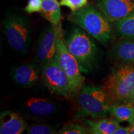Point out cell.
I'll list each match as a JSON object with an SVG mask.
<instances>
[{"label":"cell","instance_id":"obj_18","mask_svg":"<svg viewBox=\"0 0 134 134\" xmlns=\"http://www.w3.org/2000/svg\"><path fill=\"white\" fill-rule=\"evenodd\" d=\"M57 126L46 124H33L27 126L26 133L28 134H54L57 133Z\"/></svg>","mask_w":134,"mask_h":134},{"label":"cell","instance_id":"obj_17","mask_svg":"<svg viewBox=\"0 0 134 134\" xmlns=\"http://www.w3.org/2000/svg\"><path fill=\"white\" fill-rule=\"evenodd\" d=\"M60 2L57 0H43L41 14L50 24L58 25L62 18Z\"/></svg>","mask_w":134,"mask_h":134},{"label":"cell","instance_id":"obj_5","mask_svg":"<svg viewBox=\"0 0 134 134\" xmlns=\"http://www.w3.org/2000/svg\"><path fill=\"white\" fill-rule=\"evenodd\" d=\"M103 88L111 103H125L134 88V65L117 63Z\"/></svg>","mask_w":134,"mask_h":134},{"label":"cell","instance_id":"obj_23","mask_svg":"<svg viewBox=\"0 0 134 134\" xmlns=\"http://www.w3.org/2000/svg\"><path fill=\"white\" fill-rule=\"evenodd\" d=\"M125 103L130 104L134 105V88L132 90V91L130 93V94L129 96L128 99H127Z\"/></svg>","mask_w":134,"mask_h":134},{"label":"cell","instance_id":"obj_12","mask_svg":"<svg viewBox=\"0 0 134 134\" xmlns=\"http://www.w3.org/2000/svg\"><path fill=\"white\" fill-rule=\"evenodd\" d=\"M27 127L26 119L15 112L6 110L0 114L1 134H21Z\"/></svg>","mask_w":134,"mask_h":134},{"label":"cell","instance_id":"obj_16","mask_svg":"<svg viewBox=\"0 0 134 134\" xmlns=\"http://www.w3.org/2000/svg\"><path fill=\"white\" fill-rule=\"evenodd\" d=\"M115 35L120 39L134 40V13L113 23Z\"/></svg>","mask_w":134,"mask_h":134},{"label":"cell","instance_id":"obj_1","mask_svg":"<svg viewBox=\"0 0 134 134\" xmlns=\"http://www.w3.org/2000/svg\"><path fill=\"white\" fill-rule=\"evenodd\" d=\"M65 43L76 60L83 74L92 73L97 67L99 49L94 38L78 26L63 32Z\"/></svg>","mask_w":134,"mask_h":134},{"label":"cell","instance_id":"obj_22","mask_svg":"<svg viewBox=\"0 0 134 134\" xmlns=\"http://www.w3.org/2000/svg\"><path fill=\"white\" fill-rule=\"evenodd\" d=\"M131 126L121 127L120 125L114 132V134H130Z\"/></svg>","mask_w":134,"mask_h":134},{"label":"cell","instance_id":"obj_4","mask_svg":"<svg viewBox=\"0 0 134 134\" xmlns=\"http://www.w3.org/2000/svg\"><path fill=\"white\" fill-rule=\"evenodd\" d=\"M76 97L79 106L77 117H90L98 119L109 114V108L112 103L103 87L84 85Z\"/></svg>","mask_w":134,"mask_h":134},{"label":"cell","instance_id":"obj_20","mask_svg":"<svg viewBox=\"0 0 134 134\" xmlns=\"http://www.w3.org/2000/svg\"><path fill=\"white\" fill-rule=\"evenodd\" d=\"M88 0H60L61 6H65L71 10V12L78 11L88 4Z\"/></svg>","mask_w":134,"mask_h":134},{"label":"cell","instance_id":"obj_8","mask_svg":"<svg viewBox=\"0 0 134 134\" xmlns=\"http://www.w3.org/2000/svg\"><path fill=\"white\" fill-rule=\"evenodd\" d=\"M62 23L58 25L50 24L40 34L35 46V60L42 66L55 57L57 41Z\"/></svg>","mask_w":134,"mask_h":134},{"label":"cell","instance_id":"obj_13","mask_svg":"<svg viewBox=\"0 0 134 134\" xmlns=\"http://www.w3.org/2000/svg\"><path fill=\"white\" fill-rule=\"evenodd\" d=\"M108 57L117 63L134 65V40L120 39L110 48Z\"/></svg>","mask_w":134,"mask_h":134},{"label":"cell","instance_id":"obj_15","mask_svg":"<svg viewBox=\"0 0 134 134\" xmlns=\"http://www.w3.org/2000/svg\"><path fill=\"white\" fill-rule=\"evenodd\" d=\"M109 114L117 122H129L134 118V105L128 103H113L109 108Z\"/></svg>","mask_w":134,"mask_h":134},{"label":"cell","instance_id":"obj_9","mask_svg":"<svg viewBox=\"0 0 134 134\" xmlns=\"http://www.w3.org/2000/svg\"><path fill=\"white\" fill-rule=\"evenodd\" d=\"M23 113L33 120H42L56 115L60 106L53 100L43 97L31 96L23 103Z\"/></svg>","mask_w":134,"mask_h":134},{"label":"cell","instance_id":"obj_7","mask_svg":"<svg viewBox=\"0 0 134 134\" xmlns=\"http://www.w3.org/2000/svg\"><path fill=\"white\" fill-rule=\"evenodd\" d=\"M42 83L55 96L69 97V81L56 55L42 66Z\"/></svg>","mask_w":134,"mask_h":134},{"label":"cell","instance_id":"obj_21","mask_svg":"<svg viewBox=\"0 0 134 134\" xmlns=\"http://www.w3.org/2000/svg\"><path fill=\"white\" fill-rule=\"evenodd\" d=\"M43 0H28L24 8V11L28 14L41 13L42 8Z\"/></svg>","mask_w":134,"mask_h":134},{"label":"cell","instance_id":"obj_2","mask_svg":"<svg viewBox=\"0 0 134 134\" xmlns=\"http://www.w3.org/2000/svg\"><path fill=\"white\" fill-rule=\"evenodd\" d=\"M68 20L103 46H108L114 39V25L96 6L87 4L78 11L71 12Z\"/></svg>","mask_w":134,"mask_h":134},{"label":"cell","instance_id":"obj_6","mask_svg":"<svg viewBox=\"0 0 134 134\" xmlns=\"http://www.w3.org/2000/svg\"><path fill=\"white\" fill-rule=\"evenodd\" d=\"M56 55L69 81V97L74 98L85 85V78L80 71L76 60L72 55L65 43L62 26L58 32L57 41Z\"/></svg>","mask_w":134,"mask_h":134},{"label":"cell","instance_id":"obj_26","mask_svg":"<svg viewBox=\"0 0 134 134\" xmlns=\"http://www.w3.org/2000/svg\"><path fill=\"white\" fill-rule=\"evenodd\" d=\"M57 1H59V0H57Z\"/></svg>","mask_w":134,"mask_h":134},{"label":"cell","instance_id":"obj_10","mask_svg":"<svg viewBox=\"0 0 134 134\" xmlns=\"http://www.w3.org/2000/svg\"><path fill=\"white\" fill-rule=\"evenodd\" d=\"M95 6L113 24L134 13V0H95Z\"/></svg>","mask_w":134,"mask_h":134},{"label":"cell","instance_id":"obj_3","mask_svg":"<svg viewBox=\"0 0 134 134\" xmlns=\"http://www.w3.org/2000/svg\"><path fill=\"white\" fill-rule=\"evenodd\" d=\"M3 28L10 47L20 55L27 54L32 41V26L29 18L22 13L10 11L3 19Z\"/></svg>","mask_w":134,"mask_h":134},{"label":"cell","instance_id":"obj_25","mask_svg":"<svg viewBox=\"0 0 134 134\" xmlns=\"http://www.w3.org/2000/svg\"><path fill=\"white\" fill-rule=\"evenodd\" d=\"M134 124V118H133V120H132V122H131V124H130V125H132V124Z\"/></svg>","mask_w":134,"mask_h":134},{"label":"cell","instance_id":"obj_24","mask_svg":"<svg viewBox=\"0 0 134 134\" xmlns=\"http://www.w3.org/2000/svg\"><path fill=\"white\" fill-rule=\"evenodd\" d=\"M131 126V129L130 131V134H134V124L132 125H130Z\"/></svg>","mask_w":134,"mask_h":134},{"label":"cell","instance_id":"obj_14","mask_svg":"<svg viewBox=\"0 0 134 134\" xmlns=\"http://www.w3.org/2000/svg\"><path fill=\"white\" fill-rule=\"evenodd\" d=\"M84 124L90 133L92 134H114L119 123L114 119L100 118L98 119H87Z\"/></svg>","mask_w":134,"mask_h":134},{"label":"cell","instance_id":"obj_11","mask_svg":"<svg viewBox=\"0 0 134 134\" xmlns=\"http://www.w3.org/2000/svg\"><path fill=\"white\" fill-rule=\"evenodd\" d=\"M42 66L35 60L17 65L11 70V76L15 83L23 88L35 86L41 78Z\"/></svg>","mask_w":134,"mask_h":134},{"label":"cell","instance_id":"obj_19","mask_svg":"<svg viewBox=\"0 0 134 134\" xmlns=\"http://www.w3.org/2000/svg\"><path fill=\"white\" fill-rule=\"evenodd\" d=\"M58 134H86L89 132L86 127L78 123H68L58 130Z\"/></svg>","mask_w":134,"mask_h":134}]
</instances>
